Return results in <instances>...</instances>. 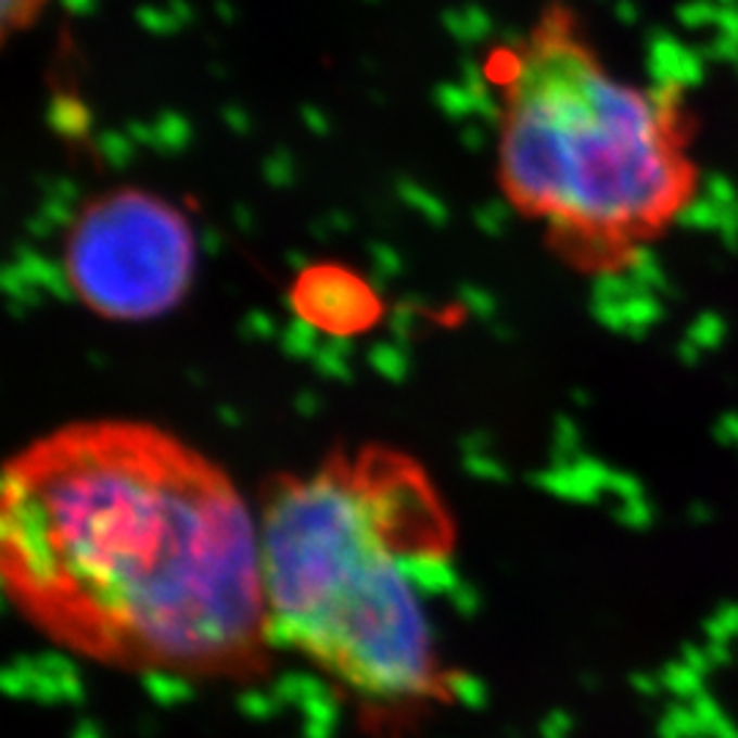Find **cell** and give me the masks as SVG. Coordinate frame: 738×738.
<instances>
[{
    "mask_svg": "<svg viewBox=\"0 0 738 738\" xmlns=\"http://www.w3.org/2000/svg\"><path fill=\"white\" fill-rule=\"evenodd\" d=\"M0 574L47 640L120 673L246 682L277 646L250 504L142 421H77L7 462Z\"/></svg>",
    "mask_w": 738,
    "mask_h": 738,
    "instance_id": "obj_1",
    "label": "cell"
},
{
    "mask_svg": "<svg viewBox=\"0 0 738 738\" xmlns=\"http://www.w3.org/2000/svg\"><path fill=\"white\" fill-rule=\"evenodd\" d=\"M257 531L273 642L386 722L449 703L427 585L457 531L413 457L369 443L271 479Z\"/></svg>",
    "mask_w": 738,
    "mask_h": 738,
    "instance_id": "obj_2",
    "label": "cell"
},
{
    "mask_svg": "<svg viewBox=\"0 0 738 738\" xmlns=\"http://www.w3.org/2000/svg\"><path fill=\"white\" fill-rule=\"evenodd\" d=\"M506 200L585 273L629 266L692 200L678 91L621 80L552 3L495 61Z\"/></svg>",
    "mask_w": 738,
    "mask_h": 738,
    "instance_id": "obj_3",
    "label": "cell"
},
{
    "mask_svg": "<svg viewBox=\"0 0 738 738\" xmlns=\"http://www.w3.org/2000/svg\"><path fill=\"white\" fill-rule=\"evenodd\" d=\"M198 244L187 216L165 198L118 189L88 200L63 250L66 284L91 313L142 323L187 298Z\"/></svg>",
    "mask_w": 738,
    "mask_h": 738,
    "instance_id": "obj_4",
    "label": "cell"
},
{
    "mask_svg": "<svg viewBox=\"0 0 738 738\" xmlns=\"http://www.w3.org/2000/svg\"><path fill=\"white\" fill-rule=\"evenodd\" d=\"M44 0H3L0 17H3V36H12L14 30H25L36 23Z\"/></svg>",
    "mask_w": 738,
    "mask_h": 738,
    "instance_id": "obj_5",
    "label": "cell"
}]
</instances>
